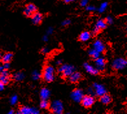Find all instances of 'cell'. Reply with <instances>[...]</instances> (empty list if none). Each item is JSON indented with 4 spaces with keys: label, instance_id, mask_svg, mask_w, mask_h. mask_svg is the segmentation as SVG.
Segmentation results:
<instances>
[{
    "label": "cell",
    "instance_id": "cell-1",
    "mask_svg": "<svg viewBox=\"0 0 127 114\" xmlns=\"http://www.w3.org/2000/svg\"><path fill=\"white\" fill-rule=\"evenodd\" d=\"M43 78L47 82H51L55 79V69L50 65L46 66L43 71Z\"/></svg>",
    "mask_w": 127,
    "mask_h": 114
},
{
    "label": "cell",
    "instance_id": "cell-2",
    "mask_svg": "<svg viewBox=\"0 0 127 114\" xmlns=\"http://www.w3.org/2000/svg\"><path fill=\"white\" fill-rule=\"evenodd\" d=\"M75 71V68L73 66L69 65H64L59 69V72L61 73L64 77H69Z\"/></svg>",
    "mask_w": 127,
    "mask_h": 114
},
{
    "label": "cell",
    "instance_id": "cell-3",
    "mask_svg": "<svg viewBox=\"0 0 127 114\" xmlns=\"http://www.w3.org/2000/svg\"><path fill=\"white\" fill-rule=\"evenodd\" d=\"M51 110L55 114H62L64 107L62 102L60 101H54L51 104Z\"/></svg>",
    "mask_w": 127,
    "mask_h": 114
},
{
    "label": "cell",
    "instance_id": "cell-4",
    "mask_svg": "<svg viewBox=\"0 0 127 114\" xmlns=\"http://www.w3.org/2000/svg\"><path fill=\"white\" fill-rule=\"evenodd\" d=\"M127 66V60L123 58H117L112 63V67L115 70H122Z\"/></svg>",
    "mask_w": 127,
    "mask_h": 114
},
{
    "label": "cell",
    "instance_id": "cell-5",
    "mask_svg": "<svg viewBox=\"0 0 127 114\" xmlns=\"http://www.w3.org/2000/svg\"><path fill=\"white\" fill-rule=\"evenodd\" d=\"M82 106H84L86 108H89L91 107V106L94 104L95 102V99L91 95H86L84 96L83 98H82Z\"/></svg>",
    "mask_w": 127,
    "mask_h": 114
},
{
    "label": "cell",
    "instance_id": "cell-6",
    "mask_svg": "<svg viewBox=\"0 0 127 114\" xmlns=\"http://www.w3.org/2000/svg\"><path fill=\"white\" fill-rule=\"evenodd\" d=\"M94 89L95 91V94L99 97H102L104 95L106 94V90L105 87L101 84H99L95 83L94 84Z\"/></svg>",
    "mask_w": 127,
    "mask_h": 114
},
{
    "label": "cell",
    "instance_id": "cell-7",
    "mask_svg": "<svg viewBox=\"0 0 127 114\" xmlns=\"http://www.w3.org/2000/svg\"><path fill=\"white\" fill-rule=\"evenodd\" d=\"M71 97L72 99H73L74 101H75V102H80V101H82V98L84 97L83 92H82V91L80 90V89H75V90H74L71 93Z\"/></svg>",
    "mask_w": 127,
    "mask_h": 114
},
{
    "label": "cell",
    "instance_id": "cell-8",
    "mask_svg": "<svg viewBox=\"0 0 127 114\" xmlns=\"http://www.w3.org/2000/svg\"><path fill=\"white\" fill-rule=\"evenodd\" d=\"M106 23L104 20H99L97 22L96 24H95V26L94 27V30H93V32H94V34H96L97 33H99L100 31H101L102 29H104L106 27Z\"/></svg>",
    "mask_w": 127,
    "mask_h": 114
},
{
    "label": "cell",
    "instance_id": "cell-9",
    "mask_svg": "<svg viewBox=\"0 0 127 114\" xmlns=\"http://www.w3.org/2000/svg\"><path fill=\"white\" fill-rule=\"evenodd\" d=\"M93 49L95 50L97 52L100 54L101 52H103L105 50V45L100 40H95L93 44Z\"/></svg>",
    "mask_w": 127,
    "mask_h": 114
},
{
    "label": "cell",
    "instance_id": "cell-10",
    "mask_svg": "<svg viewBox=\"0 0 127 114\" xmlns=\"http://www.w3.org/2000/svg\"><path fill=\"white\" fill-rule=\"evenodd\" d=\"M95 65L97 67L96 69L98 71H103L105 69L106 61L103 57H99L98 59H95Z\"/></svg>",
    "mask_w": 127,
    "mask_h": 114
},
{
    "label": "cell",
    "instance_id": "cell-11",
    "mask_svg": "<svg viewBox=\"0 0 127 114\" xmlns=\"http://www.w3.org/2000/svg\"><path fill=\"white\" fill-rule=\"evenodd\" d=\"M10 78H9V74L7 70H4L3 72L0 74V82L3 84H7L9 82Z\"/></svg>",
    "mask_w": 127,
    "mask_h": 114
},
{
    "label": "cell",
    "instance_id": "cell-12",
    "mask_svg": "<svg viewBox=\"0 0 127 114\" xmlns=\"http://www.w3.org/2000/svg\"><path fill=\"white\" fill-rule=\"evenodd\" d=\"M84 67L86 69V72H88V73H90L91 74L96 75V74L99 73V71H98V70L96 68H94L93 66L88 64V63H86L84 64Z\"/></svg>",
    "mask_w": 127,
    "mask_h": 114
},
{
    "label": "cell",
    "instance_id": "cell-13",
    "mask_svg": "<svg viewBox=\"0 0 127 114\" xmlns=\"http://www.w3.org/2000/svg\"><path fill=\"white\" fill-rule=\"evenodd\" d=\"M42 19H43V16H42L41 14L39 13V12H35V13L32 14V22L34 24L38 25V24H40L42 22Z\"/></svg>",
    "mask_w": 127,
    "mask_h": 114
},
{
    "label": "cell",
    "instance_id": "cell-14",
    "mask_svg": "<svg viewBox=\"0 0 127 114\" xmlns=\"http://www.w3.org/2000/svg\"><path fill=\"white\" fill-rule=\"evenodd\" d=\"M81 77H82V76H81L80 73L75 72L69 77V80L71 83H77L81 79Z\"/></svg>",
    "mask_w": 127,
    "mask_h": 114
},
{
    "label": "cell",
    "instance_id": "cell-15",
    "mask_svg": "<svg viewBox=\"0 0 127 114\" xmlns=\"http://www.w3.org/2000/svg\"><path fill=\"white\" fill-rule=\"evenodd\" d=\"M91 38V33L88 31H84L80 34L79 39L82 42H86Z\"/></svg>",
    "mask_w": 127,
    "mask_h": 114
},
{
    "label": "cell",
    "instance_id": "cell-16",
    "mask_svg": "<svg viewBox=\"0 0 127 114\" xmlns=\"http://www.w3.org/2000/svg\"><path fill=\"white\" fill-rule=\"evenodd\" d=\"M40 97L42 100H46L49 98L50 97V91L47 88H43L40 91Z\"/></svg>",
    "mask_w": 127,
    "mask_h": 114
},
{
    "label": "cell",
    "instance_id": "cell-17",
    "mask_svg": "<svg viewBox=\"0 0 127 114\" xmlns=\"http://www.w3.org/2000/svg\"><path fill=\"white\" fill-rule=\"evenodd\" d=\"M35 110V108H31L27 106H23L20 108V112L21 113V114H32Z\"/></svg>",
    "mask_w": 127,
    "mask_h": 114
},
{
    "label": "cell",
    "instance_id": "cell-18",
    "mask_svg": "<svg viewBox=\"0 0 127 114\" xmlns=\"http://www.w3.org/2000/svg\"><path fill=\"white\" fill-rule=\"evenodd\" d=\"M12 57H13V54L12 53H10V52H8V53H6L5 55L2 57V61L4 63H9L11 59H12Z\"/></svg>",
    "mask_w": 127,
    "mask_h": 114
},
{
    "label": "cell",
    "instance_id": "cell-19",
    "mask_svg": "<svg viewBox=\"0 0 127 114\" xmlns=\"http://www.w3.org/2000/svg\"><path fill=\"white\" fill-rule=\"evenodd\" d=\"M100 101H101V102L103 103L104 104H108L109 103H110V102L112 101L111 97L107 94L104 95L103 96L100 97Z\"/></svg>",
    "mask_w": 127,
    "mask_h": 114
},
{
    "label": "cell",
    "instance_id": "cell-20",
    "mask_svg": "<svg viewBox=\"0 0 127 114\" xmlns=\"http://www.w3.org/2000/svg\"><path fill=\"white\" fill-rule=\"evenodd\" d=\"M89 55H90L92 58H94L95 59H98L99 57H100V53L94 50V49H90L88 52Z\"/></svg>",
    "mask_w": 127,
    "mask_h": 114
},
{
    "label": "cell",
    "instance_id": "cell-21",
    "mask_svg": "<svg viewBox=\"0 0 127 114\" xmlns=\"http://www.w3.org/2000/svg\"><path fill=\"white\" fill-rule=\"evenodd\" d=\"M25 9H27L29 12H31L32 14H33L35 13V12L36 11L37 8L35 5H34V4L30 3V4H29V5H27V7H26Z\"/></svg>",
    "mask_w": 127,
    "mask_h": 114
},
{
    "label": "cell",
    "instance_id": "cell-22",
    "mask_svg": "<svg viewBox=\"0 0 127 114\" xmlns=\"http://www.w3.org/2000/svg\"><path fill=\"white\" fill-rule=\"evenodd\" d=\"M25 77V75L23 72H17V73H15L13 76V78L16 81H22L23 79Z\"/></svg>",
    "mask_w": 127,
    "mask_h": 114
},
{
    "label": "cell",
    "instance_id": "cell-23",
    "mask_svg": "<svg viewBox=\"0 0 127 114\" xmlns=\"http://www.w3.org/2000/svg\"><path fill=\"white\" fill-rule=\"evenodd\" d=\"M40 106L41 108H43V109H46L49 106V103L48 102V101H46V100H42L41 101L40 104Z\"/></svg>",
    "mask_w": 127,
    "mask_h": 114
},
{
    "label": "cell",
    "instance_id": "cell-24",
    "mask_svg": "<svg viewBox=\"0 0 127 114\" xmlns=\"http://www.w3.org/2000/svg\"><path fill=\"white\" fill-rule=\"evenodd\" d=\"M108 6V3L107 2H104V3H102L101 5H100V7H99V11L100 12H103L104 10H106V8H107Z\"/></svg>",
    "mask_w": 127,
    "mask_h": 114
},
{
    "label": "cell",
    "instance_id": "cell-25",
    "mask_svg": "<svg viewBox=\"0 0 127 114\" xmlns=\"http://www.w3.org/2000/svg\"><path fill=\"white\" fill-rule=\"evenodd\" d=\"M32 78H33L34 80H37L40 79V76H41V74H40V72H39L35 71L33 72V73L32 74Z\"/></svg>",
    "mask_w": 127,
    "mask_h": 114
},
{
    "label": "cell",
    "instance_id": "cell-26",
    "mask_svg": "<svg viewBox=\"0 0 127 114\" xmlns=\"http://www.w3.org/2000/svg\"><path fill=\"white\" fill-rule=\"evenodd\" d=\"M17 101H18V97L16 95H13L11 97L10 99V102L12 105H14V104H16Z\"/></svg>",
    "mask_w": 127,
    "mask_h": 114
},
{
    "label": "cell",
    "instance_id": "cell-27",
    "mask_svg": "<svg viewBox=\"0 0 127 114\" xmlns=\"http://www.w3.org/2000/svg\"><path fill=\"white\" fill-rule=\"evenodd\" d=\"M106 24H112V22H113V19L112 18V17L110 16H108L106 19Z\"/></svg>",
    "mask_w": 127,
    "mask_h": 114
},
{
    "label": "cell",
    "instance_id": "cell-28",
    "mask_svg": "<svg viewBox=\"0 0 127 114\" xmlns=\"http://www.w3.org/2000/svg\"><path fill=\"white\" fill-rule=\"evenodd\" d=\"M88 3V1L87 0H82L80 1V5L82 6V7H86V6H87Z\"/></svg>",
    "mask_w": 127,
    "mask_h": 114
},
{
    "label": "cell",
    "instance_id": "cell-29",
    "mask_svg": "<svg viewBox=\"0 0 127 114\" xmlns=\"http://www.w3.org/2000/svg\"><path fill=\"white\" fill-rule=\"evenodd\" d=\"M71 23V21L69 20H68V19H67V20H65L64 22H62V25H64V26H65V25H69Z\"/></svg>",
    "mask_w": 127,
    "mask_h": 114
},
{
    "label": "cell",
    "instance_id": "cell-30",
    "mask_svg": "<svg viewBox=\"0 0 127 114\" xmlns=\"http://www.w3.org/2000/svg\"><path fill=\"white\" fill-rule=\"evenodd\" d=\"M86 10H90V11H92V10H95V7L93 5H88L86 7Z\"/></svg>",
    "mask_w": 127,
    "mask_h": 114
},
{
    "label": "cell",
    "instance_id": "cell-31",
    "mask_svg": "<svg viewBox=\"0 0 127 114\" xmlns=\"http://www.w3.org/2000/svg\"><path fill=\"white\" fill-rule=\"evenodd\" d=\"M3 68H4V69H5V70H7V69H8L9 67H10V64H9V63H4V65H3Z\"/></svg>",
    "mask_w": 127,
    "mask_h": 114
},
{
    "label": "cell",
    "instance_id": "cell-32",
    "mask_svg": "<svg viewBox=\"0 0 127 114\" xmlns=\"http://www.w3.org/2000/svg\"><path fill=\"white\" fill-rule=\"evenodd\" d=\"M48 52L49 50L47 48H43L42 49V53H44V54H46V53H47Z\"/></svg>",
    "mask_w": 127,
    "mask_h": 114
},
{
    "label": "cell",
    "instance_id": "cell-33",
    "mask_svg": "<svg viewBox=\"0 0 127 114\" xmlns=\"http://www.w3.org/2000/svg\"><path fill=\"white\" fill-rule=\"evenodd\" d=\"M53 29L52 28V27H49V28L48 29V31H47V33L49 34H51L52 33H53Z\"/></svg>",
    "mask_w": 127,
    "mask_h": 114
},
{
    "label": "cell",
    "instance_id": "cell-34",
    "mask_svg": "<svg viewBox=\"0 0 127 114\" xmlns=\"http://www.w3.org/2000/svg\"><path fill=\"white\" fill-rule=\"evenodd\" d=\"M3 89H4V85L2 84L1 82H0V91L3 90Z\"/></svg>",
    "mask_w": 127,
    "mask_h": 114
},
{
    "label": "cell",
    "instance_id": "cell-35",
    "mask_svg": "<svg viewBox=\"0 0 127 114\" xmlns=\"http://www.w3.org/2000/svg\"><path fill=\"white\" fill-rule=\"evenodd\" d=\"M43 40H44V41H47V40H48V37H47V35H45L43 37Z\"/></svg>",
    "mask_w": 127,
    "mask_h": 114
},
{
    "label": "cell",
    "instance_id": "cell-36",
    "mask_svg": "<svg viewBox=\"0 0 127 114\" xmlns=\"http://www.w3.org/2000/svg\"><path fill=\"white\" fill-rule=\"evenodd\" d=\"M73 0H65V1H64V3H71V2H73Z\"/></svg>",
    "mask_w": 127,
    "mask_h": 114
},
{
    "label": "cell",
    "instance_id": "cell-37",
    "mask_svg": "<svg viewBox=\"0 0 127 114\" xmlns=\"http://www.w3.org/2000/svg\"><path fill=\"white\" fill-rule=\"evenodd\" d=\"M4 70H5V69H4V68L3 66H2V67H0V74H1V72H3Z\"/></svg>",
    "mask_w": 127,
    "mask_h": 114
},
{
    "label": "cell",
    "instance_id": "cell-38",
    "mask_svg": "<svg viewBox=\"0 0 127 114\" xmlns=\"http://www.w3.org/2000/svg\"><path fill=\"white\" fill-rule=\"evenodd\" d=\"M14 114V112L13 110H10L9 111L7 114Z\"/></svg>",
    "mask_w": 127,
    "mask_h": 114
},
{
    "label": "cell",
    "instance_id": "cell-39",
    "mask_svg": "<svg viewBox=\"0 0 127 114\" xmlns=\"http://www.w3.org/2000/svg\"><path fill=\"white\" fill-rule=\"evenodd\" d=\"M32 114H39L38 111L36 109V110L34 111V112L32 113Z\"/></svg>",
    "mask_w": 127,
    "mask_h": 114
},
{
    "label": "cell",
    "instance_id": "cell-40",
    "mask_svg": "<svg viewBox=\"0 0 127 114\" xmlns=\"http://www.w3.org/2000/svg\"><path fill=\"white\" fill-rule=\"evenodd\" d=\"M60 63H61V61H58L57 62V64H60Z\"/></svg>",
    "mask_w": 127,
    "mask_h": 114
},
{
    "label": "cell",
    "instance_id": "cell-41",
    "mask_svg": "<svg viewBox=\"0 0 127 114\" xmlns=\"http://www.w3.org/2000/svg\"><path fill=\"white\" fill-rule=\"evenodd\" d=\"M14 114H21V113L20 112H16V113H14Z\"/></svg>",
    "mask_w": 127,
    "mask_h": 114
},
{
    "label": "cell",
    "instance_id": "cell-42",
    "mask_svg": "<svg viewBox=\"0 0 127 114\" xmlns=\"http://www.w3.org/2000/svg\"><path fill=\"white\" fill-rule=\"evenodd\" d=\"M1 57V54H0V58Z\"/></svg>",
    "mask_w": 127,
    "mask_h": 114
},
{
    "label": "cell",
    "instance_id": "cell-43",
    "mask_svg": "<svg viewBox=\"0 0 127 114\" xmlns=\"http://www.w3.org/2000/svg\"><path fill=\"white\" fill-rule=\"evenodd\" d=\"M111 114V113H109V114Z\"/></svg>",
    "mask_w": 127,
    "mask_h": 114
},
{
    "label": "cell",
    "instance_id": "cell-44",
    "mask_svg": "<svg viewBox=\"0 0 127 114\" xmlns=\"http://www.w3.org/2000/svg\"><path fill=\"white\" fill-rule=\"evenodd\" d=\"M69 114V113H67V114Z\"/></svg>",
    "mask_w": 127,
    "mask_h": 114
},
{
    "label": "cell",
    "instance_id": "cell-45",
    "mask_svg": "<svg viewBox=\"0 0 127 114\" xmlns=\"http://www.w3.org/2000/svg\"></svg>",
    "mask_w": 127,
    "mask_h": 114
}]
</instances>
